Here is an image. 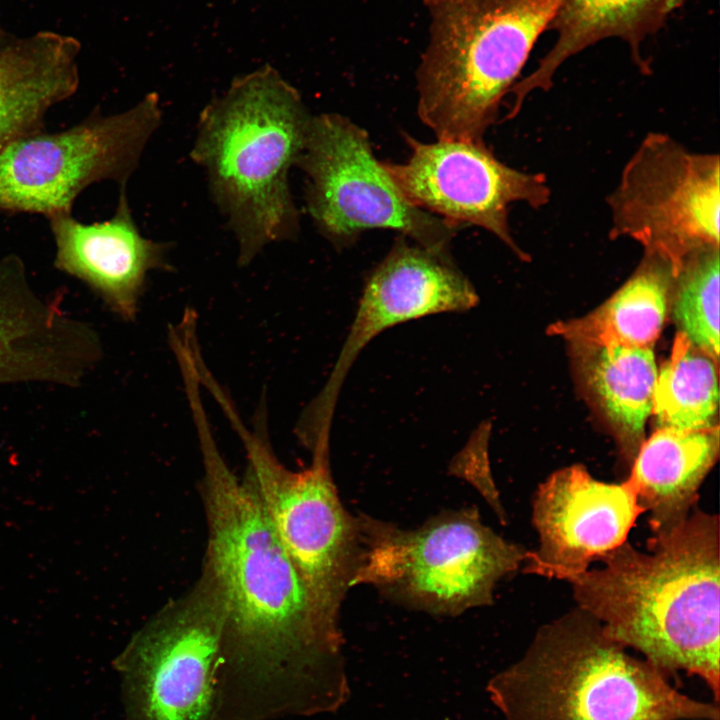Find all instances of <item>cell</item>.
I'll return each instance as SVG.
<instances>
[{"label":"cell","mask_w":720,"mask_h":720,"mask_svg":"<svg viewBox=\"0 0 720 720\" xmlns=\"http://www.w3.org/2000/svg\"><path fill=\"white\" fill-rule=\"evenodd\" d=\"M718 400L717 360L679 332L669 359L657 373L652 413L658 427L682 431L712 427Z\"/></svg>","instance_id":"22"},{"label":"cell","mask_w":720,"mask_h":720,"mask_svg":"<svg viewBox=\"0 0 720 720\" xmlns=\"http://www.w3.org/2000/svg\"><path fill=\"white\" fill-rule=\"evenodd\" d=\"M311 117L298 90L270 65L234 78L200 112L190 156L235 236L240 266L299 233L288 176Z\"/></svg>","instance_id":"3"},{"label":"cell","mask_w":720,"mask_h":720,"mask_svg":"<svg viewBox=\"0 0 720 720\" xmlns=\"http://www.w3.org/2000/svg\"><path fill=\"white\" fill-rule=\"evenodd\" d=\"M306 175L308 212L341 248L369 229H392L422 247L448 251L456 227L412 204L374 156L367 132L337 113L312 115L296 163Z\"/></svg>","instance_id":"10"},{"label":"cell","mask_w":720,"mask_h":720,"mask_svg":"<svg viewBox=\"0 0 720 720\" xmlns=\"http://www.w3.org/2000/svg\"><path fill=\"white\" fill-rule=\"evenodd\" d=\"M362 555L353 585L433 614L486 606L528 550L486 526L476 509L448 511L414 529L359 515Z\"/></svg>","instance_id":"6"},{"label":"cell","mask_w":720,"mask_h":720,"mask_svg":"<svg viewBox=\"0 0 720 720\" xmlns=\"http://www.w3.org/2000/svg\"><path fill=\"white\" fill-rule=\"evenodd\" d=\"M55 242L54 266L84 282L123 320L138 311L146 276L168 269V245L144 237L136 225L126 186L111 218L85 224L71 213L47 218Z\"/></svg>","instance_id":"16"},{"label":"cell","mask_w":720,"mask_h":720,"mask_svg":"<svg viewBox=\"0 0 720 720\" xmlns=\"http://www.w3.org/2000/svg\"><path fill=\"white\" fill-rule=\"evenodd\" d=\"M562 1L424 0L430 38L417 112L437 139L483 141Z\"/></svg>","instance_id":"5"},{"label":"cell","mask_w":720,"mask_h":720,"mask_svg":"<svg viewBox=\"0 0 720 720\" xmlns=\"http://www.w3.org/2000/svg\"><path fill=\"white\" fill-rule=\"evenodd\" d=\"M648 551L627 541L569 582L577 607L666 675L702 679L719 702L720 526L696 505Z\"/></svg>","instance_id":"2"},{"label":"cell","mask_w":720,"mask_h":720,"mask_svg":"<svg viewBox=\"0 0 720 720\" xmlns=\"http://www.w3.org/2000/svg\"><path fill=\"white\" fill-rule=\"evenodd\" d=\"M643 512L630 478L602 482L582 465L552 473L533 499L539 544L528 550L524 573L570 581L624 543Z\"/></svg>","instance_id":"14"},{"label":"cell","mask_w":720,"mask_h":720,"mask_svg":"<svg viewBox=\"0 0 720 720\" xmlns=\"http://www.w3.org/2000/svg\"><path fill=\"white\" fill-rule=\"evenodd\" d=\"M224 623L221 589L203 566L193 587L153 615L113 661L125 720H210Z\"/></svg>","instance_id":"8"},{"label":"cell","mask_w":720,"mask_h":720,"mask_svg":"<svg viewBox=\"0 0 720 720\" xmlns=\"http://www.w3.org/2000/svg\"><path fill=\"white\" fill-rule=\"evenodd\" d=\"M492 690L507 720H720L718 703L677 690L578 607L542 625Z\"/></svg>","instance_id":"4"},{"label":"cell","mask_w":720,"mask_h":720,"mask_svg":"<svg viewBox=\"0 0 720 720\" xmlns=\"http://www.w3.org/2000/svg\"><path fill=\"white\" fill-rule=\"evenodd\" d=\"M405 139L411 149L408 160L383 164L412 204L455 227H481L520 259H528L511 235L508 211L515 202L534 209L549 202L551 191L543 174L507 166L483 141L438 139L422 143L409 135Z\"/></svg>","instance_id":"12"},{"label":"cell","mask_w":720,"mask_h":720,"mask_svg":"<svg viewBox=\"0 0 720 720\" xmlns=\"http://www.w3.org/2000/svg\"><path fill=\"white\" fill-rule=\"evenodd\" d=\"M208 542L225 604L210 720H276L322 707L339 630L316 612L257 497L197 424Z\"/></svg>","instance_id":"1"},{"label":"cell","mask_w":720,"mask_h":720,"mask_svg":"<svg viewBox=\"0 0 720 720\" xmlns=\"http://www.w3.org/2000/svg\"><path fill=\"white\" fill-rule=\"evenodd\" d=\"M4 41H5V40H3V32H2L1 27H0V45H1Z\"/></svg>","instance_id":"25"},{"label":"cell","mask_w":720,"mask_h":720,"mask_svg":"<svg viewBox=\"0 0 720 720\" xmlns=\"http://www.w3.org/2000/svg\"><path fill=\"white\" fill-rule=\"evenodd\" d=\"M479 301L448 251L410 245L402 236L369 274L347 338L328 381L310 409L333 419L348 371L364 347L388 328L428 315L464 312Z\"/></svg>","instance_id":"13"},{"label":"cell","mask_w":720,"mask_h":720,"mask_svg":"<svg viewBox=\"0 0 720 720\" xmlns=\"http://www.w3.org/2000/svg\"><path fill=\"white\" fill-rule=\"evenodd\" d=\"M611 238L639 242L675 269L688 254L719 247L720 160L649 133L607 199Z\"/></svg>","instance_id":"11"},{"label":"cell","mask_w":720,"mask_h":720,"mask_svg":"<svg viewBox=\"0 0 720 720\" xmlns=\"http://www.w3.org/2000/svg\"><path fill=\"white\" fill-rule=\"evenodd\" d=\"M586 387L614 427L632 463L652 413L657 368L651 347L573 342Z\"/></svg>","instance_id":"20"},{"label":"cell","mask_w":720,"mask_h":720,"mask_svg":"<svg viewBox=\"0 0 720 720\" xmlns=\"http://www.w3.org/2000/svg\"><path fill=\"white\" fill-rule=\"evenodd\" d=\"M162 115L159 96L149 93L123 112L95 111L64 131L15 140L0 153V216L71 213L94 183L126 186Z\"/></svg>","instance_id":"9"},{"label":"cell","mask_w":720,"mask_h":720,"mask_svg":"<svg viewBox=\"0 0 720 720\" xmlns=\"http://www.w3.org/2000/svg\"><path fill=\"white\" fill-rule=\"evenodd\" d=\"M719 247L698 249L674 270V319L695 346L719 358Z\"/></svg>","instance_id":"23"},{"label":"cell","mask_w":720,"mask_h":720,"mask_svg":"<svg viewBox=\"0 0 720 720\" xmlns=\"http://www.w3.org/2000/svg\"><path fill=\"white\" fill-rule=\"evenodd\" d=\"M79 53L76 39L51 31L0 45V153L43 130L47 112L75 94Z\"/></svg>","instance_id":"17"},{"label":"cell","mask_w":720,"mask_h":720,"mask_svg":"<svg viewBox=\"0 0 720 720\" xmlns=\"http://www.w3.org/2000/svg\"><path fill=\"white\" fill-rule=\"evenodd\" d=\"M247 469L244 481L257 497L277 538L295 566L318 615L338 629L347 591L354 586L362 555L359 516L343 506L330 469V435L306 444L310 464L286 468L264 433L237 425Z\"/></svg>","instance_id":"7"},{"label":"cell","mask_w":720,"mask_h":720,"mask_svg":"<svg viewBox=\"0 0 720 720\" xmlns=\"http://www.w3.org/2000/svg\"><path fill=\"white\" fill-rule=\"evenodd\" d=\"M489 425L476 430L466 446L454 457L449 471L477 488L494 509L502 523L506 520L499 493L491 476L488 460Z\"/></svg>","instance_id":"24"},{"label":"cell","mask_w":720,"mask_h":720,"mask_svg":"<svg viewBox=\"0 0 720 720\" xmlns=\"http://www.w3.org/2000/svg\"><path fill=\"white\" fill-rule=\"evenodd\" d=\"M685 1L563 0L547 29L556 32V41L537 68L509 90L514 96L510 112L517 114L532 91L551 88L555 73L566 60L607 38L625 41L635 64L642 72H649L641 52L643 42Z\"/></svg>","instance_id":"18"},{"label":"cell","mask_w":720,"mask_h":720,"mask_svg":"<svg viewBox=\"0 0 720 720\" xmlns=\"http://www.w3.org/2000/svg\"><path fill=\"white\" fill-rule=\"evenodd\" d=\"M719 454V427L682 431L658 427L644 441L628 478L634 483L653 535L684 521Z\"/></svg>","instance_id":"19"},{"label":"cell","mask_w":720,"mask_h":720,"mask_svg":"<svg viewBox=\"0 0 720 720\" xmlns=\"http://www.w3.org/2000/svg\"><path fill=\"white\" fill-rule=\"evenodd\" d=\"M102 355L95 329L41 296L17 255L0 258V386H79Z\"/></svg>","instance_id":"15"},{"label":"cell","mask_w":720,"mask_h":720,"mask_svg":"<svg viewBox=\"0 0 720 720\" xmlns=\"http://www.w3.org/2000/svg\"><path fill=\"white\" fill-rule=\"evenodd\" d=\"M673 280L671 263L646 253L638 270L606 303L553 330L572 342L652 348L665 322Z\"/></svg>","instance_id":"21"}]
</instances>
